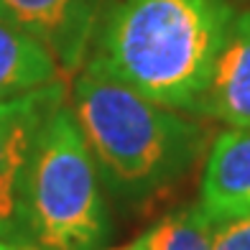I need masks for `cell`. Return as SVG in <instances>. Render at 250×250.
I'll use <instances>...</instances> for the list:
<instances>
[{"mask_svg": "<svg viewBox=\"0 0 250 250\" xmlns=\"http://www.w3.org/2000/svg\"><path fill=\"white\" fill-rule=\"evenodd\" d=\"M237 16L232 0H115L87 66L171 110H189Z\"/></svg>", "mask_w": 250, "mask_h": 250, "instance_id": "1", "label": "cell"}, {"mask_svg": "<svg viewBox=\"0 0 250 250\" xmlns=\"http://www.w3.org/2000/svg\"><path fill=\"white\" fill-rule=\"evenodd\" d=\"M72 100L100 179L120 197H146L176 181L204 146L202 125L181 110L89 66L77 77Z\"/></svg>", "mask_w": 250, "mask_h": 250, "instance_id": "2", "label": "cell"}, {"mask_svg": "<svg viewBox=\"0 0 250 250\" xmlns=\"http://www.w3.org/2000/svg\"><path fill=\"white\" fill-rule=\"evenodd\" d=\"M100 171L72 105L62 100L43 120L28 166L31 237L43 250H92L107 235Z\"/></svg>", "mask_w": 250, "mask_h": 250, "instance_id": "3", "label": "cell"}, {"mask_svg": "<svg viewBox=\"0 0 250 250\" xmlns=\"http://www.w3.org/2000/svg\"><path fill=\"white\" fill-rule=\"evenodd\" d=\"M62 100H66L64 79L23 97L0 102V237L3 240H31L26 209L28 166L43 120Z\"/></svg>", "mask_w": 250, "mask_h": 250, "instance_id": "4", "label": "cell"}, {"mask_svg": "<svg viewBox=\"0 0 250 250\" xmlns=\"http://www.w3.org/2000/svg\"><path fill=\"white\" fill-rule=\"evenodd\" d=\"M105 0H0V21L41 41L62 72L84 64Z\"/></svg>", "mask_w": 250, "mask_h": 250, "instance_id": "5", "label": "cell"}, {"mask_svg": "<svg viewBox=\"0 0 250 250\" xmlns=\"http://www.w3.org/2000/svg\"><path fill=\"white\" fill-rule=\"evenodd\" d=\"M194 112L235 130L250 128V10L235 16Z\"/></svg>", "mask_w": 250, "mask_h": 250, "instance_id": "6", "label": "cell"}, {"mask_svg": "<svg viewBox=\"0 0 250 250\" xmlns=\"http://www.w3.org/2000/svg\"><path fill=\"white\" fill-rule=\"evenodd\" d=\"M199 207L214 222L250 214V128L214 138L199 187Z\"/></svg>", "mask_w": 250, "mask_h": 250, "instance_id": "7", "label": "cell"}, {"mask_svg": "<svg viewBox=\"0 0 250 250\" xmlns=\"http://www.w3.org/2000/svg\"><path fill=\"white\" fill-rule=\"evenodd\" d=\"M62 79V66L41 41L0 21V102L16 100Z\"/></svg>", "mask_w": 250, "mask_h": 250, "instance_id": "8", "label": "cell"}, {"mask_svg": "<svg viewBox=\"0 0 250 250\" xmlns=\"http://www.w3.org/2000/svg\"><path fill=\"white\" fill-rule=\"evenodd\" d=\"M143 235L148 250H214V222L199 202L166 214Z\"/></svg>", "mask_w": 250, "mask_h": 250, "instance_id": "9", "label": "cell"}, {"mask_svg": "<svg viewBox=\"0 0 250 250\" xmlns=\"http://www.w3.org/2000/svg\"><path fill=\"white\" fill-rule=\"evenodd\" d=\"M214 250H250V214L214 225Z\"/></svg>", "mask_w": 250, "mask_h": 250, "instance_id": "10", "label": "cell"}, {"mask_svg": "<svg viewBox=\"0 0 250 250\" xmlns=\"http://www.w3.org/2000/svg\"><path fill=\"white\" fill-rule=\"evenodd\" d=\"M0 250H36V248L28 245V243H10V240L0 237Z\"/></svg>", "mask_w": 250, "mask_h": 250, "instance_id": "11", "label": "cell"}, {"mask_svg": "<svg viewBox=\"0 0 250 250\" xmlns=\"http://www.w3.org/2000/svg\"><path fill=\"white\" fill-rule=\"evenodd\" d=\"M115 250H148V243H146V235H141L138 240H133L128 245H123V248H115Z\"/></svg>", "mask_w": 250, "mask_h": 250, "instance_id": "12", "label": "cell"}]
</instances>
